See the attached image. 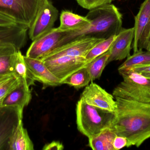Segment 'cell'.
Instances as JSON below:
<instances>
[{"label":"cell","mask_w":150,"mask_h":150,"mask_svg":"<svg viewBox=\"0 0 150 150\" xmlns=\"http://www.w3.org/2000/svg\"><path fill=\"white\" fill-rule=\"evenodd\" d=\"M113 1L114 0H76L80 6L88 10L109 4Z\"/></svg>","instance_id":"cell-27"},{"label":"cell","mask_w":150,"mask_h":150,"mask_svg":"<svg viewBox=\"0 0 150 150\" xmlns=\"http://www.w3.org/2000/svg\"><path fill=\"white\" fill-rule=\"evenodd\" d=\"M134 33V27L122 29L109 49L110 55L108 64L113 61L124 60L130 55Z\"/></svg>","instance_id":"cell-12"},{"label":"cell","mask_w":150,"mask_h":150,"mask_svg":"<svg viewBox=\"0 0 150 150\" xmlns=\"http://www.w3.org/2000/svg\"><path fill=\"white\" fill-rule=\"evenodd\" d=\"M67 32L61 31L59 27L52 28L33 41L25 56L42 60L52 51L62 45V41L67 35Z\"/></svg>","instance_id":"cell-6"},{"label":"cell","mask_w":150,"mask_h":150,"mask_svg":"<svg viewBox=\"0 0 150 150\" xmlns=\"http://www.w3.org/2000/svg\"><path fill=\"white\" fill-rule=\"evenodd\" d=\"M45 0H0V13L30 28Z\"/></svg>","instance_id":"cell-5"},{"label":"cell","mask_w":150,"mask_h":150,"mask_svg":"<svg viewBox=\"0 0 150 150\" xmlns=\"http://www.w3.org/2000/svg\"><path fill=\"white\" fill-rule=\"evenodd\" d=\"M128 69L150 78V64L134 66Z\"/></svg>","instance_id":"cell-29"},{"label":"cell","mask_w":150,"mask_h":150,"mask_svg":"<svg viewBox=\"0 0 150 150\" xmlns=\"http://www.w3.org/2000/svg\"><path fill=\"white\" fill-rule=\"evenodd\" d=\"M23 117L17 107L0 106V150H8L10 139Z\"/></svg>","instance_id":"cell-8"},{"label":"cell","mask_w":150,"mask_h":150,"mask_svg":"<svg viewBox=\"0 0 150 150\" xmlns=\"http://www.w3.org/2000/svg\"><path fill=\"white\" fill-rule=\"evenodd\" d=\"M64 149L63 144L57 141H53L52 142L47 144L43 148L44 150H62Z\"/></svg>","instance_id":"cell-31"},{"label":"cell","mask_w":150,"mask_h":150,"mask_svg":"<svg viewBox=\"0 0 150 150\" xmlns=\"http://www.w3.org/2000/svg\"><path fill=\"white\" fill-rule=\"evenodd\" d=\"M18 51L13 45H0V77L15 74L14 65Z\"/></svg>","instance_id":"cell-17"},{"label":"cell","mask_w":150,"mask_h":150,"mask_svg":"<svg viewBox=\"0 0 150 150\" xmlns=\"http://www.w3.org/2000/svg\"><path fill=\"white\" fill-rule=\"evenodd\" d=\"M116 135L110 127L89 138V146L93 150H114L113 142Z\"/></svg>","instance_id":"cell-20"},{"label":"cell","mask_w":150,"mask_h":150,"mask_svg":"<svg viewBox=\"0 0 150 150\" xmlns=\"http://www.w3.org/2000/svg\"><path fill=\"white\" fill-rule=\"evenodd\" d=\"M117 35L111 36L97 43L93 46L85 56V58L89 62L96 57L108 51Z\"/></svg>","instance_id":"cell-26"},{"label":"cell","mask_w":150,"mask_h":150,"mask_svg":"<svg viewBox=\"0 0 150 150\" xmlns=\"http://www.w3.org/2000/svg\"><path fill=\"white\" fill-rule=\"evenodd\" d=\"M80 99L88 105L114 112L117 107L113 96L92 82L86 86Z\"/></svg>","instance_id":"cell-11"},{"label":"cell","mask_w":150,"mask_h":150,"mask_svg":"<svg viewBox=\"0 0 150 150\" xmlns=\"http://www.w3.org/2000/svg\"><path fill=\"white\" fill-rule=\"evenodd\" d=\"M91 82V76L86 66L70 75L61 83L62 84H67L79 89L87 86Z\"/></svg>","instance_id":"cell-22"},{"label":"cell","mask_w":150,"mask_h":150,"mask_svg":"<svg viewBox=\"0 0 150 150\" xmlns=\"http://www.w3.org/2000/svg\"><path fill=\"white\" fill-rule=\"evenodd\" d=\"M14 73L18 77L26 81L30 86L34 85V80L24 60V56L20 50L18 51L14 65Z\"/></svg>","instance_id":"cell-23"},{"label":"cell","mask_w":150,"mask_h":150,"mask_svg":"<svg viewBox=\"0 0 150 150\" xmlns=\"http://www.w3.org/2000/svg\"><path fill=\"white\" fill-rule=\"evenodd\" d=\"M118 70L123 81L114 90V97L150 104V78L129 69Z\"/></svg>","instance_id":"cell-4"},{"label":"cell","mask_w":150,"mask_h":150,"mask_svg":"<svg viewBox=\"0 0 150 150\" xmlns=\"http://www.w3.org/2000/svg\"><path fill=\"white\" fill-rule=\"evenodd\" d=\"M90 10L86 16L90 24L78 30L68 31L62 45L86 36L105 39L117 35L122 29V14L114 4H105Z\"/></svg>","instance_id":"cell-2"},{"label":"cell","mask_w":150,"mask_h":150,"mask_svg":"<svg viewBox=\"0 0 150 150\" xmlns=\"http://www.w3.org/2000/svg\"><path fill=\"white\" fill-rule=\"evenodd\" d=\"M34 145L21 120L10 139L8 150H33Z\"/></svg>","instance_id":"cell-18"},{"label":"cell","mask_w":150,"mask_h":150,"mask_svg":"<svg viewBox=\"0 0 150 150\" xmlns=\"http://www.w3.org/2000/svg\"><path fill=\"white\" fill-rule=\"evenodd\" d=\"M59 28L64 31L78 30L90 24L86 17L75 14L69 11H63L60 16Z\"/></svg>","instance_id":"cell-19"},{"label":"cell","mask_w":150,"mask_h":150,"mask_svg":"<svg viewBox=\"0 0 150 150\" xmlns=\"http://www.w3.org/2000/svg\"><path fill=\"white\" fill-rule=\"evenodd\" d=\"M103 40L88 36L75 39L54 49L41 60H51L66 55L85 57L87 53L93 46Z\"/></svg>","instance_id":"cell-10"},{"label":"cell","mask_w":150,"mask_h":150,"mask_svg":"<svg viewBox=\"0 0 150 150\" xmlns=\"http://www.w3.org/2000/svg\"><path fill=\"white\" fill-rule=\"evenodd\" d=\"M126 1H127V0H126Z\"/></svg>","instance_id":"cell-34"},{"label":"cell","mask_w":150,"mask_h":150,"mask_svg":"<svg viewBox=\"0 0 150 150\" xmlns=\"http://www.w3.org/2000/svg\"><path fill=\"white\" fill-rule=\"evenodd\" d=\"M150 64V51L139 50L129 55L118 70L129 68L134 66Z\"/></svg>","instance_id":"cell-24"},{"label":"cell","mask_w":150,"mask_h":150,"mask_svg":"<svg viewBox=\"0 0 150 150\" xmlns=\"http://www.w3.org/2000/svg\"><path fill=\"white\" fill-rule=\"evenodd\" d=\"M16 23L15 19L7 15L0 13V26H7Z\"/></svg>","instance_id":"cell-32"},{"label":"cell","mask_w":150,"mask_h":150,"mask_svg":"<svg viewBox=\"0 0 150 150\" xmlns=\"http://www.w3.org/2000/svg\"><path fill=\"white\" fill-rule=\"evenodd\" d=\"M127 143L128 140L127 138L124 136L116 135L112 143L114 150H120L127 147Z\"/></svg>","instance_id":"cell-28"},{"label":"cell","mask_w":150,"mask_h":150,"mask_svg":"<svg viewBox=\"0 0 150 150\" xmlns=\"http://www.w3.org/2000/svg\"><path fill=\"white\" fill-rule=\"evenodd\" d=\"M24 60L34 80L43 84L44 88L62 85L60 81L51 72L43 61L26 56H24Z\"/></svg>","instance_id":"cell-14"},{"label":"cell","mask_w":150,"mask_h":150,"mask_svg":"<svg viewBox=\"0 0 150 150\" xmlns=\"http://www.w3.org/2000/svg\"><path fill=\"white\" fill-rule=\"evenodd\" d=\"M117 107L110 128L128 140L127 147H139L150 138V104L114 97Z\"/></svg>","instance_id":"cell-1"},{"label":"cell","mask_w":150,"mask_h":150,"mask_svg":"<svg viewBox=\"0 0 150 150\" xmlns=\"http://www.w3.org/2000/svg\"><path fill=\"white\" fill-rule=\"evenodd\" d=\"M145 50L150 51V35L149 38V40H148V43H147V45H146Z\"/></svg>","instance_id":"cell-33"},{"label":"cell","mask_w":150,"mask_h":150,"mask_svg":"<svg viewBox=\"0 0 150 150\" xmlns=\"http://www.w3.org/2000/svg\"><path fill=\"white\" fill-rule=\"evenodd\" d=\"M76 115L78 129L89 139L110 127L115 112L91 105L80 99L76 106Z\"/></svg>","instance_id":"cell-3"},{"label":"cell","mask_w":150,"mask_h":150,"mask_svg":"<svg viewBox=\"0 0 150 150\" xmlns=\"http://www.w3.org/2000/svg\"><path fill=\"white\" fill-rule=\"evenodd\" d=\"M58 10L50 0H45L31 27L29 36L32 41L53 28L59 16Z\"/></svg>","instance_id":"cell-7"},{"label":"cell","mask_w":150,"mask_h":150,"mask_svg":"<svg viewBox=\"0 0 150 150\" xmlns=\"http://www.w3.org/2000/svg\"><path fill=\"white\" fill-rule=\"evenodd\" d=\"M21 80L15 74L0 77V106L5 96L19 84Z\"/></svg>","instance_id":"cell-25"},{"label":"cell","mask_w":150,"mask_h":150,"mask_svg":"<svg viewBox=\"0 0 150 150\" xmlns=\"http://www.w3.org/2000/svg\"><path fill=\"white\" fill-rule=\"evenodd\" d=\"M150 35V20L147 27H146V29H145L144 32L142 41H141V44H140V47H139V50H143L144 49H145L148 40H149V38Z\"/></svg>","instance_id":"cell-30"},{"label":"cell","mask_w":150,"mask_h":150,"mask_svg":"<svg viewBox=\"0 0 150 150\" xmlns=\"http://www.w3.org/2000/svg\"><path fill=\"white\" fill-rule=\"evenodd\" d=\"M110 55L109 50L90 61L86 65L91 76V82L99 79L103 70L108 64Z\"/></svg>","instance_id":"cell-21"},{"label":"cell","mask_w":150,"mask_h":150,"mask_svg":"<svg viewBox=\"0 0 150 150\" xmlns=\"http://www.w3.org/2000/svg\"><path fill=\"white\" fill-rule=\"evenodd\" d=\"M134 33L132 45L134 53L139 50L143 35L150 20V0H145L135 16Z\"/></svg>","instance_id":"cell-16"},{"label":"cell","mask_w":150,"mask_h":150,"mask_svg":"<svg viewBox=\"0 0 150 150\" xmlns=\"http://www.w3.org/2000/svg\"><path fill=\"white\" fill-rule=\"evenodd\" d=\"M30 86L26 81L21 78L19 84L5 96L1 106L17 107L23 113L24 108L29 105L31 100Z\"/></svg>","instance_id":"cell-15"},{"label":"cell","mask_w":150,"mask_h":150,"mask_svg":"<svg viewBox=\"0 0 150 150\" xmlns=\"http://www.w3.org/2000/svg\"><path fill=\"white\" fill-rule=\"evenodd\" d=\"M29 27L16 23L7 26H0V45L11 44L18 50L23 48L26 42Z\"/></svg>","instance_id":"cell-13"},{"label":"cell","mask_w":150,"mask_h":150,"mask_svg":"<svg viewBox=\"0 0 150 150\" xmlns=\"http://www.w3.org/2000/svg\"><path fill=\"white\" fill-rule=\"evenodd\" d=\"M43 61L61 82L76 71L85 67L89 63L85 57L83 56L67 55Z\"/></svg>","instance_id":"cell-9"}]
</instances>
